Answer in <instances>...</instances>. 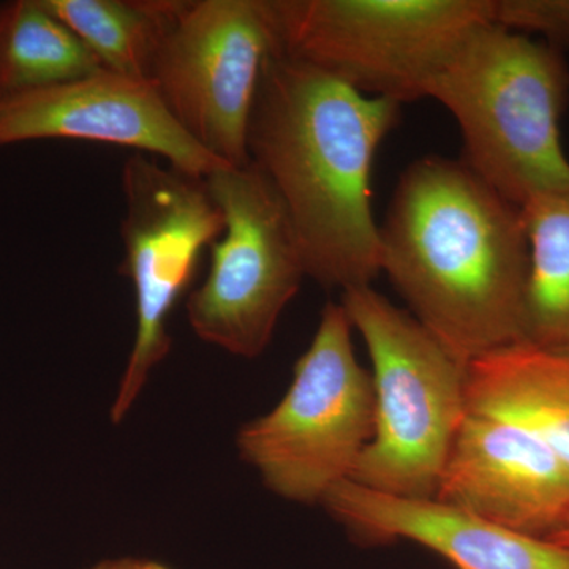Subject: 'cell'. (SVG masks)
Returning a JSON list of instances; mask_svg holds the SVG:
<instances>
[{
    "mask_svg": "<svg viewBox=\"0 0 569 569\" xmlns=\"http://www.w3.org/2000/svg\"><path fill=\"white\" fill-rule=\"evenodd\" d=\"M400 107L279 48L264 63L250 118V163L282 203L307 277L326 290L366 287L381 272L370 176Z\"/></svg>",
    "mask_w": 569,
    "mask_h": 569,
    "instance_id": "6da1fadb",
    "label": "cell"
},
{
    "mask_svg": "<svg viewBox=\"0 0 569 569\" xmlns=\"http://www.w3.org/2000/svg\"><path fill=\"white\" fill-rule=\"evenodd\" d=\"M380 264L413 317L463 365L522 340V211L462 160L430 156L403 171L380 224Z\"/></svg>",
    "mask_w": 569,
    "mask_h": 569,
    "instance_id": "7a4b0ae2",
    "label": "cell"
},
{
    "mask_svg": "<svg viewBox=\"0 0 569 569\" xmlns=\"http://www.w3.org/2000/svg\"><path fill=\"white\" fill-rule=\"evenodd\" d=\"M462 132V162L509 203L569 187L560 122L569 67L560 48L492 21L466 37L427 96Z\"/></svg>",
    "mask_w": 569,
    "mask_h": 569,
    "instance_id": "3957f363",
    "label": "cell"
},
{
    "mask_svg": "<svg viewBox=\"0 0 569 569\" xmlns=\"http://www.w3.org/2000/svg\"><path fill=\"white\" fill-rule=\"evenodd\" d=\"M340 305L369 350L376 395V430L350 481L388 496L436 498L468 415V366L370 284L343 291Z\"/></svg>",
    "mask_w": 569,
    "mask_h": 569,
    "instance_id": "277c9868",
    "label": "cell"
},
{
    "mask_svg": "<svg viewBox=\"0 0 569 569\" xmlns=\"http://www.w3.org/2000/svg\"><path fill=\"white\" fill-rule=\"evenodd\" d=\"M351 329L342 305L328 302L288 391L236 437L241 459L283 500L323 503L372 440V376L356 359Z\"/></svg>",
    "mask_w": 569,
    "mask_h": 569,
    "instance_id": "5b68a950",
    "label": "cell"
},
{
    "mask_svg": "<svg viewBox=\"0 0 569 569\" xmlns=\"http://www.w3.org/2000/svg\"><path fill=\"white\" fill-rule=\"evenodd\" d=\"M279 50L370 97L425 99L496 0H271Z\"/></svg>",
    "mask_w": 569,
    "mask_h": 569,
    "instance_id": "8992f818",
    "label": "cell"
},
{
    "mask_svg": "<svg viewBox=\"0 0 569 569\" xmlns=\"http://www.w3.org/2000/svg\"><path fill=\"white\" fill-rule=\"evenodd\" d=\"M204 182L224 228L204 282L187 298V320L203 342L257 358L307 277L305 260L282 203L254 164L220 168Z\"/></svg>",
    "mask_w": 569,
    "mask_h": 569,
    "instance_id": "52a82bcc",
    "label": "cell"
},
{
    "mask_svg": "<svg viewBox=\"0 0 569 569\" xmlns=\"http://www.w3.org/2000/svg\"><path fill=\"white\" fill-rule=\"evenodd\" d=\"M122 192L121 271L133 284L137 335L111 407L114 425L126 419L153 369L170 353L171 312L189 291L201 253L224 228L204 179L164 168L156 157L138 152L127 160Z\"/></svg>",
    "mask_w": 569,
    "mask_h": 569,
    "instance_id": "ba28073f",
    "label": "cell"
},
{
    "mask_svg": "<svg viewBox=\"0 0 569 569\" xmlns=\"http://www.w3.org/2000/svg\"><path fill=\"white\" fill-rule=\"evenodd\" d=\"M277 48L271 0H182L149 78L201 148L244 168L258 86Z\"/></svg>",
    "mask_w": 569,
    "mask_h": 569,
    "instance_id": "9c48e42d",
    "label": "cell"
},
{
    "mask_svg": "<svg viewBox=\"0 0 569 569\" xmlns=\"http://www.w3.org/2000/svg\"><path fill=\"white\" fill-rule=\"evenodd\" d=\"M39 140L132 148L197 179L231 167L179 126L151 80L104 69L0 102V148Z\"/></svg>",
    "mask_w": 569,
    "mask_h": 569,
    "instance_id": "30bf717a",
    "label": "cell"
},
{
    "mask_svg": "<svg viewBox=\"0 0 569 569\" xmlns=\"http://www.w3.org/2000/svg\"><path fill=\"white\" fill-rule=\"evenodd\" d=\"M436 500L509 530L550 539L569 519V463L518 422L468 411Z\"/></svg>",
    "mask_w": 569,
    "mask_h": 569,
    "instance_id": "8fae6325",
    "label": "cell"
},
{
    "mask_svg": "<svg viewBox=\"0 0 569 569\" xmlns=\"http://www.w3.org/2000/svg\"><path fill=\"white\" fill-rule=\"evenodd\" d=\"M323 507L367 545L407 539L456 569H569V548L497 526L436 498L388 496L343 481Z\"/></svg>",
    "mask_w": 569,
    "mask_h": 569,
    "instance_id": "7c38bea8",
    "label": "cell"
},
{
    "mask_svg": "<svg viewBox=\"0 0 569 569\" xmlns=\"http://www.w3.org/2000/svg\"><path fill=\"white\" fill-rule=\"evenodd\" d=\"M467 406L518 422L569 463V346L520 340L479 356L467 367Z\"/></svg>",
    "mask_w": 569,
    "mask_h": 569,
    "instance_id": "4fadbf2b",
    "label": "cell"
},
{
    "mask_svg": "<svg viewBox=\"0 0 569 569\" xmlns=\"http://www.w3.org/2000/svg\"><path fill=\"white\" fill-rule=\"evenodd\" d=\"M102 70L43 0L0 3V102Z\"/></svg>",
    "mask_w": 569,
    "mask_h": 569,
    "instance_id": "5bb4252c",
    "label": "cell"
},
{
    "mask_svg": "<svg viewBox=\"0 0 569 569\" xmlns=\"http://www.w3.org/2000/svg\"><path fill=\"white\" fill-rule=\"evenodd\" d=\"M102 69L151 80L157 50L182 0H43Z\"/></svg>",
    "mask_w": 569,
    "mask_h": 569,
    "instance_id": "9a60e30c",
    "label": "cell"
},
{
    "mask_svg": "<svg viewBox=\"0 0 569 569\" xmlns=\"http://www.w3.org/2000/svg\"><path fill=\"white\" fill-rule=\"evenodd\" d=\"M529 241L523 342L569 346V187L520 208Z\"/></svg>",
    "mask_w": 569,
    "mask_h": 569,
    "instance_id": "2e32d148",
    "label": "cell"
},
{
    "mask_svg": "<svg viewBox=\"0 0 569 569\" xmlns=\"http://www.w3.org/2000/svg\"><path fill=\"white\" fill-rule=\"evenodd\" d=\"M496 22L522 33H541L548 43L569 44V0H496Z\"/></svg>",
    "mask_w": 569,
    "mask_h": 569,
    "instance_id": "e0dca14e",
    "label": "cell"
},
{
    "mask_svg": "<svg viewBox=\"0 0 569 569\" xmlns=\"http://www.w3.org/2000/svg\"><path fill=\"white\" fill-rule=\"evenodd\" d=\"M89 569H173L168 565L160 563V561L149 559H133V557H126V559L103 560L100 563L93 565Z\"/></svg>",
    "mask_w": 569,
    "mask_h": 569,
    "instance_id": "ac0fdd59",
    "label": "cell"
},
{
    "mask_svg": "<svg viewBox=\"0 0 569 569\" xmlns=\"http://www.w3.org/2000/svg\"><path fill=\"white\" fill-rule=\"evenodd\" d=\"M548 541L556 542V545L563 546V548H569V519L568 522L565 523L563 529H561L559 533L553 535Z\"/></svg>",
    "mask_w": 569,
    "mask_h": 569,
    "instance_id": "d6986e66",
    "label": "cell"
}]
</instances>
